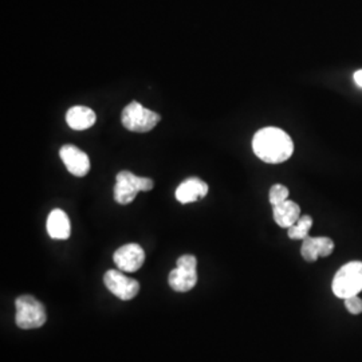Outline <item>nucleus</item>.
Wrapping results in <instances>:
<instances>
[{
	"label": "nucleus",
	"instance_id": "1",
	"mask_svg": "<svg viewBox=\"0 0 362 362\" xmlns=\"http://www.w3.org/2000/svg\"><path fill=\"white\" fill-rule=\"evenodd\" d=\"M254 153L267 164H282L294 152V144L285 130L279 128H263L252 139Z\"/></svg>",
	"mask_w": 362,
	"mask_h": 362
},
{
	"label": "nucleus",
	"instance_id": "2",
	"mask_svg": "<svg viewBox=\"0 0 362 362\" xmlns=\"http://www.w3.org/2000/svg\"><path fill=\"white\" fill-rule=\"evenodd\" d=\"M332 288L338 298L358 296L362 291V262H350L342 266L337 272Z\"/></svg>",
	"mask_w": 362,
	"mask_h": 362
},
{
	"label": "nucleus",
	"instance_id": "3",
	"mask_svg": "<svg viewBox=\"0 0 362 362\" xmlns=\"http://www.w3.org/2000/svg\"><path fill=\"white\" fill-rule=\"evenodd\" d=\"M153 185L155 182L149 177H140L129 170H121L117 175L115 199L118 204H129L139 192H148Z\"/></svg>",
	"mask_w": 362,
	"mask_h": 362
},
{
	"label": "nucleus",
	"instance_id": "4",
	"mask_svg": "<svg viewBox=\"0 0 362 362\" xmlns=\"http://www.w3.org/2000/svg\"><path fill=\"white\" fill-rule=\"evenodd\" d=\"M15 321L21 329H38L46 324L47 314L45 306L31 296H22L15 300Z\"/></svg>",
	"mask_w": 362,
	"mask_h": 362
},
{
	"label": "nucleus",
	"instance_id": "5",
	"mask_svg": "<svg viewBox=\"0 0 362 362\" xmlns=\"http://www.w3.org/2000/svg\"><path fill=\"white\" fill-rule=\"evenodd\" d=\"M161 117L158 113L152 112L137 101H132L121 115V122L124 128L134 133H146L155 128L160 122Z\"/></svg>",
	"mask_w": 362,
	"mask_h": 362
},
{
	"label": "nucleus",
	"instance_id": "6",
	"mask_svg": "<svg viewBox=\"0 0 362 362\" xmlns=\"http://www.w3.org/2000/svg\"><path fill=\"white\" fill-rule=\"evenodd\" d=\"M197 259L194 255H182L177 259L176 269L169 274V285L177 293H187L197 284Z\"/></svg>",
	"mask_w": 362,
	"mask_h": 362
},
{
	"label": "nucleus",
	"instance_id": "7",
	"mask_svg": "<svg viewBox=\"0 0 362 362\" xmlns=\"http://www.w3.org/2000/svg\"><path fill=\"white\" fill-rule=\"evenodd\" d=\"M104 282L107 290L122 300L133 299L140 291V284L136 279L127 276L124 272L109 270L105 274Z\"/></svg>",
	"mask_w": 362,
	"mask_h": 362
},
{
	"label": "nucleus",
	"instance_id": "8",
	"mask_svg": "<svg viewBox=\"0 0 362 362\" xmlns=\"http://www.w3.org/2000/svg\"><path fill=\"white\" fill-rule=\"evenodd\" d=\"M119 272H134L141 269L145 262V251L137 243H129L119 247L113 255Z\"/></svg>",
	"mask_w": 362,
	"mask_h": 362
},
{
	"label": "nucleus",
	"instance_id": "9",
	"mask_svg": "<svg viewBox=\"0 0 362 362\" xmlns=\"http://www.w3.org/2000/svg\"><path fill=\"white\" fill-rule=\"evenodd\" d=\"M59 156L65 164L66 169L71 175L77 177H83L89 173L90 170L89 156L86 155L83 151H81L76 145H71V144L64 145L59 151Z\"/></svg>",
	"mask_w": 362,
	"mask_h": 362
},
{
	"label": "nucleus",
	"instance_id": "10",
	"mask_svg": "<svg viewBox=\"0 0 362 362\" xmlns=\"http://www.w3.org/2000/svg\"><path fill=\"white\" fill-rule=\"evenodd\" d=\"M333 251H334V242L326 236H320V238L308 236L306 239H303V243L300 247L302 258L309 263L317 262L318 258H326L332 255Z\"/></svg>",
	"mask_w": 362,
	"mask_h": 362
},
{
	"label": "nucleus",
	"instance_id": "11",
	"mask_svg": "<svg viewBox=\"0 0 362 362\" xmlns=\"http://www.w3.org/2000/svg\"><path fill=\"white\" fill-rule=\"evenodd\" d=\"M208 194V184L199 177H189L182 181L176 189V199L181 204L194 203Z\"/></svg>",
	"mask_w": 362,
	"mask_h": 362
},
{
	"label": "nucleus",
	"instance_id": "12",
	"mask_svg": "<svg viewBox=\"0 0 362 362\" xmlns=\"http://www.w3.org/2000/svg\"><path fill=\"white\" fill-rule=\"evenodd\" d=\"M47 233L52 239L55 240H66L71 235V224L70 219L62 209H52L47 218Z\"/></svg>",
	"mask_w": 362,
	"mask_h": 362
},
{
	"label": "nucleus",
	"instance_id": "13",
	"mask_svg": "<svg viewBox=\"0 0 362 362\" xmlns=\"http://www.w3.org/2000/svg\"><path fill=\"white\" fill-rule=\"evenodd\" d=\"M95 113L86 106H73L66 113L67 125L74 130H86L95 124Z\"/></svg>",
	"mask_w": 362,
	"mask_h": 362
},
{
	"label": "nucleus",
	"instance_id": "14",
	"mask_svg": "<svg viewBox=\"0 0 362 362\" xmlns=\"http://www.w3.org/2000/svg\"><path fill=\"white\" fill-rule=\"evenodd\" d=\"M272 215L275 223L282 228H290L300 218V208L297 203L291 200H286L284 203L274 206Z\"/></svg>",
	"mask_w": 362,
	"mask_h": 362
},
{
	"label": "nucleus",
	"instance_id": "15",
	"mask_svg": "<svg viewBox=\"0 0 362 362\" xmlns=\"http://www.w3.org/2000/svg\"><path fill=\"white\" fill-rule=\"evenodd\" d=\"M311 227H313V219L309 215L300 216L294 226H291L287 231V235L293 240H303L309 236Z\"/></svg>",
	"mask_w": 362,
	"mask_h": 362
},
{
	"label": "nucleus",
	"instance_id": "16",
	"mask_svg": "<svg viewBox=\"0 0 362 362\" xmlns=\"http://www.w3.org/2000/svg\"><path fill=\"white\" fill-rule=\"evenodd\" d=\"M269 199H270L272 207L284 203L286 200H288V189H287V187L282 185V184L272 185L270 194H269Z\"/></svg>",
	"mask_w": 362,
	"mask_h": 362
},
{
	"label": "nucleus",
	"instance_id": "17",
	"mask_svg": "<svg viewBox=\"0 0 362 362\" xmlns=\"http://www.w3.org/2000/svg\"><path fill=\"white\" fill-rule=\"evenodd\" d=\"M345 308L349 311L350 314H361L362 313V299L358 296L346 298L345 299Z\"/></svg>",
	"mask_w": 362,
	"mask_h": 362
},
{
	"label": "nucleus",
	"instance_id": "18",
	"mask_svg": "<svg viewBox=\"0 0 362 362\" xmlns=\"http://www.w3.org/2000/svg\"><path fill=\"white\" fill-rule=\"evenodd\" d=\"M354 82L362 88V70H357L356 73H354Z\"/></svg>",
	"mask_w": 362,
	"mask_h": 362
}]
</instances>
